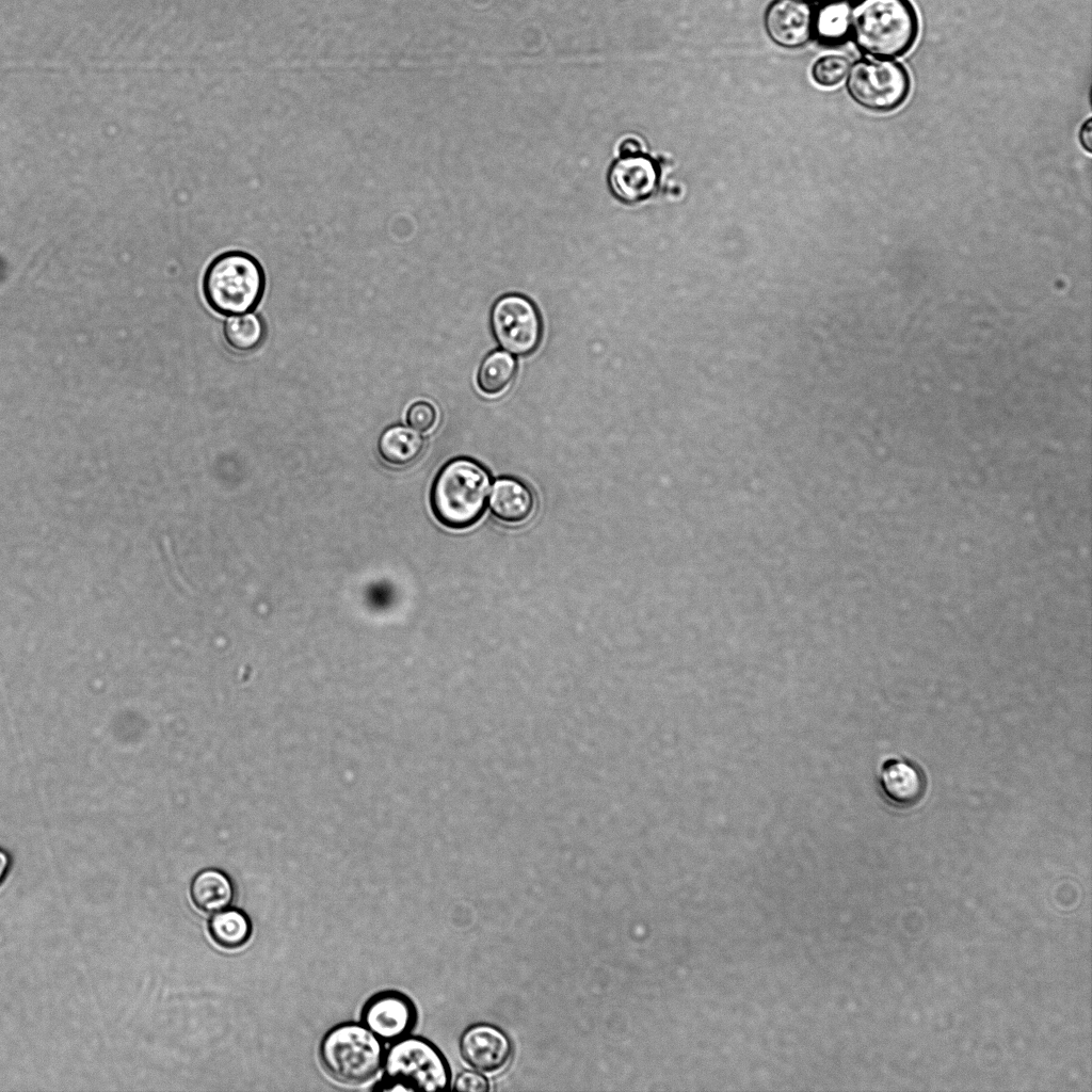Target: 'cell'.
Wrapping results in <instances>:
<instances>
[{
	"mask_svg": "<svg viewBox=\"0 0 1092 1092\" xmlns=\"http://www.w3.org/2000/svg\"><path fill=\"white\" fill-rule=\"evenodd\" d=\"M850 31L864 53L894 59L913 47L919 20L910 0H852Z\"/></svg>",
	"mask_w": 1092,
	"mask_h": 1092,
	"instance_id": "1",
	"label": "cell"
},
{
	"mask_svg": "<svg viewBox=\"0 0 1092 1092\" xmlns=\"http://www.w3.org/2000/svg\"><path fill=\"white\" fill-rule=\"evenodd\" d=\"M489 475L476 461L456 457L446 463L431 488V508L445 527L467 529L477 524L486 508Z\"/></svg>",
	"mask_w": 1092,
	"mask_h": 1092,
	"instance_id": "2",
	"label": "cell"
},
{
	"mask_svg": "<svg viewBox=\"0 0 1092 1092\" xmlns=\"http://www.w3.org/2000/svg\"><path fill=\"white\" fill-rule=\"evenodd\" d=\"M264 290V273L260 263L240 251L225 252L208 266L203 292L208 305L221 315L252 311Z\"/></svg>",
	"mask_w": 1092,
	"mask_h": 1092,
	"instance_id": "3",
	"label": "cell"
},
{
	"mask_svg": "<svg viewBox=\"0 0 1092 1092\" xmlns=\"http://www.w3.org/2000/svg\"><path fill=\"white\" fill-rule=\"evenodd\" d=\"M385 1050L384 1042L363 1023L347 1022L332 1027L323 1035L319 1058L334 1079L359 1085L381 1071Z\"/></svg>",
	"mask_w": 1092,
	"mask_h": 1092,
	"instance_id": "4",
	"label": "cell"
},
{
	"mask_svg": "<svg viewBox=\"0 0 1092 1092\" xmlns=\"http://www.w3.org/2000/svg\"><path fill=\"white\" fill-rule=\"evenodd\" d=\"M382 1069L384 1077L401 1081L408 1091L451 1089L448 1060L433 1042L422 1037L408 1034L390 1043L385 1050Z\"/></svg>",
	"mask_w": 1092,
	"mask_h": 1092,
	"instance_id": "5",
	"label": "cell"
},
{
	"mask_svg": "<svg viewBox=\"0 0 1092 1092\" xmlns=\"http://www.w3.org/2000/svg\"><path fill=\"white\" fill-rule=\"evenodd\" d=\"M847 90L862 108L888 113L901 107L911 91L906 68L889 59H864L849 69Z\"/></svg>",
	"mask_w": 1092,
	"mask_h": 1092,
	"instance_id": "6",
	"label": "cell"
},
{
	"mask_svg": "<svg viewBox=\"0 0 1092 1092\" xmlns=\"http://www.w3.org/2000/svg\"><path fill=\"white\" fill-rule=\"evenodd\" d=\"M491 324L498 343L516 355L532 353L542 337V322L534 305L519 294H507L492 308Z\"/></svg>",
	"mask_w": 1092,
	"mask_h": 1092,
	"instance_id": "7",
	"label": "cell"
},
{
	"mask_svg": "<svg viewBox=\"0 0 1092 1092\" xmlns=\"http://www.w3.org/2000/svg\"><path fill=\"white\" fill-rule=\"evenodd\" d=\"M362 1023L384 1043H392L413 1031L417 1010L413 1000L399 991H382L363 1006Z\"/></svg>",
	"mask_w": 1092,
	"mask_h": 1092,
	"instance_id": "8",
	"label": "cell"
},
{
	"mask_svg": "<svg viewBox=\"0 0 1092 1092\" xmlns=\"http://www.w3.org/2000/svg\"><path fill=\"white\" fill-rule=\"evenodd\" d=\"M459 1051L466 1064L484 1074L502 1071L512 1060L514 1045L499 1026L479 1022L467 1026L459 1039Z\"/></svg>",
	"mask_w": 1092,
	"mask_h": 1092,
	"instance_id": "9",
	"label": "cell"
},
{
	"mask_svg": "<svg viewBox=\"0 0 1092 1092\" xmlns=\"http://www.w3.org/2000/svg\"><path fill=\"white\" fill-rule=\"evenodd\" d=\"M878 785L883 799L890 806L909 809L924 799L927 778L924 771L913 761L889 758L880 767Z\"/></svg>",
	"mask_w": 1092,
	"mask_h": 1092,
	"instance_id": "10",
	"label": "cell"
},
{
	"mask_svg": "<svg viewBox=\"0 0 1092 1092\" xmlns=\"http://www.w3.org/2000/svg\"><path fill=\"white\" fill-rule=\"evenodd\" d=\"M814 13L802 0H774L765 14L770 38L785 48L804 45L814 32Z\"/></svg>",
	"mask_w": 1092,
	"mask_h": 1092,
	"instance_id": "11",
	"label": "cell"
},
{
	"mask_svg": "<svg viewBox=\"0 0 1092 1092\" xmlns=\"http://www.w3.org/2000/svg\"><path fill=\"white\" fill-rule=\"evenodd\" d=\"M659 182L656 163L646 156L637 154L624 156L611 167L609 184L613 194L626 203H637L649 197Z\"/></svg>",
	"mask_w": 1092,
	"mask_h": 1092,
	"instance_id": "12",
	"label": "cell"
},
{
	"mask_svg": "<svg viewBox=\"0 0 1092 1092\" xmlns=\"http://www.w3.org/2000/svg\"><path fill=\"white\" fill-rule=\"evenodd\" d=\"M493 515L499 520L517 525L525 523L534 512L535 498L521 481L502 478L495 482L489 498Z\"/></svg>",
	"mask_w": 1092,
	"mask_h": 1092,
	"instance_id": "13",
	"label": "cell"
},
{
	"mask_svg": "<svg viewBox=\"0 0 1092 1092\" xmlns=\"http://www.w3.org/2000/svg\"><path fill=\"white\" fill-rule=\"evenodd\" d=\"M191 897L200 911L213 914L231 905L235 898V886L224 871L207 868L194 877L191 884Z\"/></svg>",
	"mask_w": 1092,
	"mask_h": 1092,
	"instance_id": "14",
	"label": "cell"
},
{
	"mask_svg": "<svg viewBox=\"0 0 1092 1092\" xmlns=\"http://www.w3.org/2000/svg\"><path fill=\"white\" fill-rule=\"evenodd\" d=\"M208 927L212 940L225 949L243 947L253 933L248 915L240 909L230 906L213 913Z\"/></svg>",
	"mask_w": 1092,
	"mask_h": 1092,
	"instance_id": "15",
	"label": "cell"
},
{
	"mask_svg": "<svg viewBox=\"0 0 1092 1092\" xmlns=\"http://www.w3.org/2000/svg\"><path fill=\"white\" fill-rule=\"evenodd\" d=\"M423 439L412 429L392 425L386 429L379 440V451L385 461L396 466H406L421 454Z\"/></svg>",
	"mask_w": 1092,
	"mask_h": 1092,
	"instance_id": "16",
	"label": "cell"
},
{
	"mask_svg": "<svg viewBox=\"0 0 1092 1092\" xmlns=\"http://www.w3.org/2000/svg\"><path fill=\"white\" fill-rule=\"evenodd\" d=\"M852 0H826L814 15V31L830 43L844 41L851 30Z\"/></svg>",
	"mask_w": 1092,
	"mask_h": 1092,
	"instance_id": "17",
	"label": "cell"
},
{
	"mask_svg": "<svg viewBox=\"0 0 1092 1092\" xmlns=\"http://www.w3.org/2000/svg\"><path fill=\"white\" fill-rule=\"evenodd\" d=\"M515 373L514 357L507 352L497 350L483 359L478 370L477 383L482 392L491 396L498 395L511 384Z\"/></svg>",
	"mask_w": 1092,
	"mask_h": 1092,
	"instance_id": "18",
	"label": "cell"
},
{
	"mask_svg": "<svg viewBox=\"0 0 1092 1092\" xmlns=\"http://www.w3.org/2000/svg\"><path fill=\"white\" fill-rule=\"evenodd\" d=\"M224 337L226 342L237 351L254 350L262 341V323L254 314L235 315L224 323Z\"/></svg>",
	"mask_w": 1092,
	"mask_h": 1092,
	"instance_id": "19",
	"label": "cell"
},
{
	"mask_svg": "<svg viewBox=\"0 0 1092 1092\" xmlns=\"http://www.w3.org/2000/svg\"><path fill=\"white\" fill-rule=\"evenodd\" d=\"M850 63L846 57L829 54L820 58L813 66V78L822 86H835L848 75Z\"/></svg>",
	"mask_w": 1092,
	"mask_h": 1092,
	"instance_id": "20",
	"label": "cell"
},
{
	"mask_svg": "<svg viewBox=\"0 0 1092 1092\" xmlns=\"http://www.w3.org/2000/svg\"><path fill=\"white\" fill-rule=\"evenodd\" d=\"M436 420V410L427 401H417L413 403L406 413V421L408 425L419 432H428L433 429Z\"/></svg>",
	"mask_w": 1092,
	"mask_h": 1092,
	"instance_id": "21",
	"label": "cell"
},
{
	"mask_svg": "<svg viewBox=\"0 0 1092 1092\" xmlns=\"http://www.w3.org/2000/svg\"><path fill=\"white\" fill-rule=\"evenodd\" d=\"M451 1090L463 1092H488L491 1091L489 1080L485 1075L476 1070H464L460 1072L453 1082Z\"/></svg>",
	"mask_w": 1092,
	"mask_h": 1092,
	"instance_id": "22",
	"label": "cell"
},
{
	"mask_svg": "<svg viewBox=\"0 0 1092 1092\" xmlns=\"http://www.w3.org/2000/svg\"><path fill=\"white\" fill-rule=\"evenodd\" d=\"M162 545H163L165 555L167 556L168 564H170V566L172 568V572H173L177 582L181 587L188 588V584L186 583L183 577L180 575V573L178 571L177 564L175 562V556H174V552H173V549H172V543H171V540H170V537L167 535H164L162 537Z\"/></svg>",
	"mask_w": 1092,
	"mask_h": 1092,
	"instance_id": "23",
	"label": "cell"
},
{
	"mask_svg": "<svg viewBox=\"0 0 1092 1092\" xmlns=\"http://www.w3.org/2000/svg\"><path fill=\"white\" fill-rule=\"evenodd\" d=\"M1080 146L1087 151H1092V119L1087 118L1078 131Z\"/></svg>",
	"mask_w": 1092,
	"mask_h": 1092,
	"instance_id": "24",
	"label": "cell"
},
{
	"mask_svg": "<svg viewBox=\"0 0 1092 1092\" xmlns=\"http://www.w3.org/2000/svg\"><path fill=\"white\" fill-rule=\"evenodd\" d=\"M640 144L635 139L625 140L620 146V152L622 157L637 155L640 152Z\"/></svg>",
	"mask_w": 1092,
	"mask_h": 1092,
	"instance_id": "25",
	"label": "cell"
},
{
	"mask_svg": "<svg viewBox=\"0 0 1092 1092\" xmlns=\"http://www.w3.org/2000/svg\"><path fill=\"white\" fill-rule=\"evenodd\" d=\"M11 867V858L6 851L0 849V885L5 880Z\"/></svg>",
	"mask_w": 1092,
	"mask_h": 1092,
	"instance_id": "26",
	"label": "cell"
},
{
	"mask_svg": "<svg viewBox=\"0 0 1092 1092\" xmlns=\"http://www.w3.org/2000/svg\"><path fill=\"white\" fill-rule=\"evenodd\" d=\"M802 1H814V0H802Z\"/></svg>",
	"mask_w": 1092,
	"mask_h": 1092,
	"instance_id": "27",
	"label": "cell"
}]
</instances>
